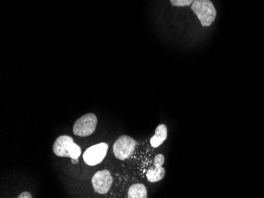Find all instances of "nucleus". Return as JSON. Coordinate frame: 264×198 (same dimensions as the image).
Instances as JSON below:
<instances>
[{
    "label": "nucleus",
    "instance_id": "11",
    "mask_svg": "<svg viewBox=\"0 0 264 198\" xmlns=\"http://www.w3.org/2000/svg\"><path fill=\"white\" fill-rule=\"evenodd\" d=\"M18 198H32L33 196H32V194L30 193H29V192H23V193H21V194H19L18 196H17Z\"/></svg>",
    "mask_w": 264,
    "mask_h": 198
},
{
    "label": "nucleus",
    "instance_id": "9",
    "mask_svg": "<svg viewBox=\"0 0 264 198\" xmlns=\"http://www.w3.org/2000/svg\"><path fill=\"white\" fill-rule=\"evenodd\" d=\"M128 198H146L147 197V189L142 183L132 185L127 193Z\"/></svg>",
    "mask_w": 264,
    "mask_h": 198
},
{
    "label": "nucleus",
    "instance_id": "5",
    "mask_svg": "<svg viewBox=\"0 0 264 198\" xmlns=\"http://www.w3.org/2000/svg\"><path fill=\"white\" fill-rule=\"evenodd\" d=\"M108 149V145L104 142L90 146L83 154L85 163L89 166L98 165L105 159Z\"/></svg>",
    "mask_w": 264,
    "mask_h": 198
},
{
    "label": "nucleus",
    "instance_id": "1",
    "mask_svg": "<svg viewBox=\"0 0 264 198\" xmlns=\"http://www.w3.org/2000/svg\"><path fill=\"white\" fill-rule=\"evenodd\" d=\"M52 149L57 156L70 157L73 160H77L82 152L80 146L74 143L72 137L68 135L60 136L54 142Z\"/></svg>",
    "mask_w": 264,
    "mask_h": 198
},
{
    "label": "nucleus",
    "instance_id": "10",
    "mask_svg": "<svg viewBox=\"0 0 264 198\" xmlns=\"http://www.w3.org/2000/svg\"><path fill=\"white\" fill-rule=\"evenodd\" d=\"M195 0H170L172 5L174 7H188L192 5Z\"/></svg>",
    "mask_w": 264,
    "mask_h": 198
},
{
    "label": "nucleus",
    "instance_id": "8",
    "mask_svg": "<svg viewBox=\"0 0 264 198\" xmlns=\"http://www.w3.org/2000/svg\"><path fill=\"white\" fill-rule=\"evenodd\" d=\"M165 175V169L162 166L154 165L146 172V178L149 183H158L163 180Z\"/></svg>",
    "mask_w": 264,
    "mask_h": 198
},
{
    "label": "nucleus",
    "instance_id": "3",
    "mask_svg": "<svg viewBox=\"0 0 264 198\" xmlns=\"http://www.w3.org/2000/svg\"><path fill=\"white\" fill-rule=\"evenodd\" d=\"M138 142L127 135H122L114 145V152L117 159L125 161L134 152Z\"/></svg>",
    "mask_w": 264,
    "mask_h": 198
},
{
    "label": "nucleus",
    "instance_id": "4",
    "mask_svg": "<svg viewBox=\"0 0 264 198\" xmlns=\"http://www.w3.org/2000/svg\"><path fill=\"white\" fill-rule=\"evenodd\" d=\"M98 125V118L93 113H88L81 116L73 127L74 134L79 137H87L93 134Z\"/></svg>",
    "mask_w": 264,
    "mask_h": 198
},
{
    "label": "nucleus",
    "instance_id": "7",
    "mask_svg": "<svg viewBox=\"0 0 264 198\" xmlns=\"http://www.w3.org/2000/svg\"><path fill=\"white\" fill-rule=\"evenodd\" d=\"M167 137H168V128L165 124H160L155 130V134L149 141L151 146L153 148L159 147L165 142Z\"/></svg>",
    "mask_w": 264,
    "mask_h": 198
},
{
    "label": "nucleus",
    "instance_id": "6",
    "mask_svg": "<svg viewBox=\"0 0 264 198\" xmlns=\"http://www.w3.org/2000/svg\"><path fill=\"white\" fill-rule=\"evenodd\" d=\"M112 177L108 170L98 171L92 178L93 190L99 194H106L112 185Z\"/></svg>",
    "mask_w": 264,
    "mask_h": 198
},
{
    "label": "nucleus",
    "instance_id": "2",
    "mask_svg": "<svg viewBox=\"0 0 264 198\" xmlns=\"http://www.w3.org/2000/svg\"><path fill=\"white\" fill-rule=\"evenodd\" d=\"M191 8L203 27L211 26L216 18V9L211 0H195Z\"/></svg>",
    "mask_w": 264,
    "mask_h": 198
}]
</instances>
